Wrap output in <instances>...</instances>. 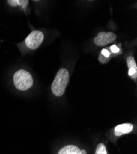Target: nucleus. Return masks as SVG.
I'll return each instance as SVG.
<instances>
[{"mask_svg": "<svg viewBox=\"0 0 137 154\" xmlns=\"http://www.w3.org/2000/svg\"><path fill=\"white\" fill-rule=\"evenodd\" d=\"M69 72L66 69H61L57 72L51 85L52 93L57 96H61L65 93L69 83Z\"/></svg>", "mask_w": 137, "mask_h": 154, "instance_id": "obj_1", "label": "nucleus"}, {"mask_svg": "<svg viewBox=\"0 0 137 154\" xmlns=\"http://www.w3.org/2000/svg\"><path fill=\"white\" fill-rule=\"evenodd\" d=\"M14 83L16 88L19 90L26 91L33 86V79L28 72L20 70L14 74Z\"/></svg>", "mask_w": 137, "mask_h": 154, "instance_id": "obj_2", "label": "nucleus"}, {"mask_svg": "<svg viewBox=\"0 0 137 154\" xmlns=\"http://www.w3.org/2000/svg\"><path fill=\"white\" fill-rule=\"evenodd\" d=\"M44 34L41 31L35 30L30 33L25 39L27 46L33 50L38 48L43 42Z\"/></svg>", "mask_w": 137, "mask_h": 154, "instance_id": "obj_3", "label": "nucleus"}, {"mask_svg": "<svg viewBox=\"0 0 137 154\" xmlns=\"http://www.w3.org/2000/svg\"><path fill=\"white\" fill-rule=\"evenodd\" d=\"M116 35L112 32H101L94 38V42L97 46H104L113 42L116 39Z\"/></svg>", "mask_w": 137, "mask_h": 154, "instance_id": "obj_4", "label": "nucleus"}, {"mask_svg": "<svg viewBox=\"0 0 137 154\" xmlns=\"http://www.w3.org/2000/svg\"><path fill=\"white\" fill-rule=\"evenodd\" d=\"M58 154H88V152L84 149L81 150L76 146L67 145L61 147Z\"/></svg>", "mask_w": 137, "mask_h": 154, "instance_id": "obj_5", "label": "nucleus"}, {"mask_svg": "<svg viewBox=\"0 0 137 154\" xmlns=\"http://www.w3.org/2000/svg\"><path fill=\"white\" fill-rule=\"evenodd\" d=\"M133 130V125L131 123H126L117 125L115 128L114 133L116 136H121L126 134H129Z\"/></svg>", "mask_w": 137, "mask_h": 154, "instance_id": "obj_6", "label": "nucleus"}, {"mask_svg": "<svg viewBox=\"0 0 137 154\" xmlns=\"http://www.w3.org/2000/svg\"><path fill=\"white\" fill-rule=\"evenodd\" d=\"M7 3L12 7L20 6L22 9H25L26 7L29 3V2L28 0H26V1H25V0H9V1H7Z\"/></svg>", "mask_w": 137, "mask_h": 154, "instance_id": "obj_7", "label": "nucleus"}, {"mask_svg": "<svg viewBox=\"0 0 137 154\" xmlns=\"http://www.w3.org/2000/svg\"><path fill=\"white\" fill-rule=\"evenodd\" d=\"M95 154H108L106 146L103 143H100L97 145Z\"/></svg>", "mask_w": 137, "mask_h": 154, "instance_id": "obj_8", "label": "nucleus"}, {"mask_svg": "<svg viewBox=\"0 0 137 154\" xmlns=\"http://www.w3.org/2000/svg\"><path fill=\"white\" fill-rule=\"evenodd\" d=\"M127 63L129 69H137V66L135 62V60L133 57L130 56L127 58Z\"/></svg>", "mask_w": 137, "mask_h": 154, "instance_id": "obj_9", "label": "nucleus"}, {"mask_svg": "<svg viewBox=\"0 0 137 154\" xmlns=\"http://www.w3.org/2000/svg\"><path fill=\"white\" fill-rule=\"evenodd\" d=\"M110 49H111L112 52L114 53H119V48H118L116 45L111 46L110 47Z\"/></svg>", "mask_w": 137, "mask_h": 154, "instance_id": "obj_10", "label": "nucleus"}, {"mask_svg": "<svg viewBox=\"0 0 137 154\" xmlns=\"http://www.w3.org/2000/svg\"><path fill=\"white\" fill-rule=\"evenodd\" d=\"M102 54L105 56V57H109V55H110V53L109 51L106 49H103L102 51Z\"/></svg>", "mask_w": 137, "mask_h": 154, "instance_id": "obj_11", "label": "nucleus"}]
</instances>
